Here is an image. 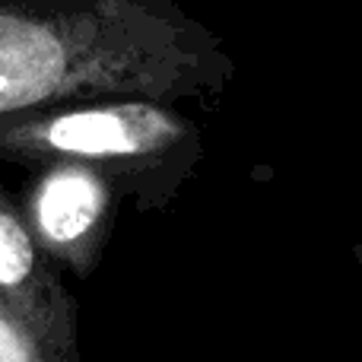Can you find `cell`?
<instances>
[{
	"instance_id": "cell-4",
	"label": "cell",
	"mask_w": 362,
	"mask_h": 362,
	"mask_svg": "<svg viewBox=\"0 0 362 362\" xmlns=\"http://www.w3.org/2000/svg\"><path fill=\"white\" fill-rule=\"evenodd\" d=\"M108 216V185L99 165L61 159L42 178L29 200V226L48 255L86 267L99 251Z\"/></svg>"
},
{
	"instance_id": "cell-2",
	"label": "cell",
	"mask_w": 362,
	"mask_h": 362,
	"mask_svg": "<svg viewBox=\"0 0 362 362\" xmlns=\"http://www.w3.org/2000/svg\"><path fill=\"white\" fill-rule=\"evenodd\" d=\"M191 127L159 105V99H118L64 112L6 115L0 121V153L13 159H76L93 165H150L169 156Z\"/></svg>"
},
{
	"instance_id": "cell-3",
	"label": "cell",
	"mask_w": 362,
	"mask_h": 362,
	"mask_svg": "<svg viewBox=\"0 0 362 362\" xmlns=\"http://www.w3.org/2000/svg\"><path fill=\"white\" fill-rule=\"evenodd\" d=\"M32 226L0 187V296L29 321L51 359L74 356V305L42 261Z\"/></svg>"
},
{
	"instance_id": "cell-6",
	"label": "cell",
	"mask_w": 362,
	"mask_h": 362,
	"mask_svg": "<svg viewBox=\"0 0 362 362\" xmlns=\"http://www.w3.org/2000/svg\"><path fill=\"white\" fill-rule=\"evenodd\" d=\"M353 255H356V261H359V264H362V242H359V245H356V248H353Z\"/></svg>"
},
{
	"instance_id": "cell-5",
	"label": "cell",
	"mask_w": 362,
	"mask_h": 362,
	"mask_svg": "<svg viewBox=\"0 0 362 362\" xmlns=\"http://www.w3.org/2000/svg\"><path fill=\"white\" fill-rule=\"evenodd\" d=\"M0 362H51L48 346L4 296H0Z\"/></svg>"
},
{
	"instance_id": "cell-1",
	"label": "cell",
	"mask_w": 362,
	"mask_h": 362,
	"mask_svg": "<svg viewBox=\"0 0 362 362\" xmlns=\"http://www.w3.org/2000/svg\"><path fill=\"white\" fill-rule=\"evenodd\" d=\"M200 29L146 0L0 4V115L86 99H172L210 80Z\"/></svg>"
}]
</instances>
